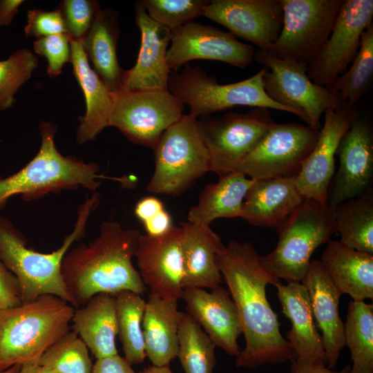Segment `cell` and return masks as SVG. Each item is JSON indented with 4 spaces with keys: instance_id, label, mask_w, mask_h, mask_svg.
<instances>
[{
    "instance_id": "obj_1",
    "label": "cell",
    "mask_w": 373,
    "mask_h": 373,
    "mask_svg": "<svg viewBox=\"0 0 373 373\" xmlns=\"http://www.w3.org/2000/svg\"><path fill=\"white\" fill-rule=\"evenodd\" d=\"M218 265L236 307L245 347L237 356L236 367L255 368L296 358L280 331L278 315L266 296L267 285L278 279L263 267L253 244L231 240L218 256Z\"/></svg>"
},
{
    "instance_id": "obj_2",
    "label": "cell",
    "mask_w": 373,
    "mask_h": 373,
    "mask_svg": "<svg viewBox=\"0 0 373 373\" xmlns=\"http://www.w3.org/2000/svg\"><path fill=\"white\" fill-rule=\"evenodd\" d=\"M140 236L137 229L105 221L94 240L68 251L61 271L76 307L99 293L145 292L146 287L133 263Z\"/></svg>"
},
{
    "instance_id": "obj_3",
    "label": "cell",
    "mask_w": 373,
    "mask_h": 373,
    "mask_svg": "<svg viewBox=\"0 0 373 373\" xmlns=\"http://www.w3.org/2000/svg\"><path fill=\"white\" fill-rule=\"evenodd\" d=\"M99 202L98 193L86 198L77 209L73 230L65 237L61 245L50 253L28 247L21 231L9 219L0 216V260L18 279L22 303L44 294H52L76 307L62 278L61 263L73 242L84 236L88 218Z\"/></svg>"
},
{
    "instance_id": "obj_4",
    "label": "cell",
    "mask_w": 373,
    "mask_h": 373,
    "mask_svg": "<svg viewBox=\"0 0 373 373\" xmlns=\"http://www.w3.org/2000/svg\"><path fill=\"white\" fill-rule=\"evenodd\" d=\"M41 146L36 155L22 169L6 178L0 176V209L12 196L32 200L52 192L84 188L95 191L102 179H111L131 187V177L113 178L99 173L98 165L64 156L55 143L56 126L50 122L39 125Z\"/></svg>"
},
{
    "instance_id": "obj_5",
    "label": "cell",
    "mask_w": 373,
    "mask_h": 373,
    "mask_svg": "<svg viewBox=\"0 0 373 373\" xmlns=\"http://www.w3.org/2000/svg\"><path fill=\"white\" fill-rule=\"evenodd\" d=\"M75 307L44 294L0 311V372L26 362L37 363L70 328Z\"/></svg>"
},
{
    "instance_id": "obj_6",
    "label": "cell",
    "mask_w": 373,
    "mask_h": 373,
    "mask_svg": "<svg viewBox=\"0 0 373 373\" xmlns=\"http://www.w3.org/2000/svg\"><path fill=\"white\" fill-rule=\"evenodd\" d=\"M276 229L278 243L260 261L274 277L287 283L302 282L314 251L336 232L332 210L309 198Z\"/></svg>"
},
{
    "instance_id": "obj_7",
    "label": "cell",
    "mask_w": 373,
    "mask_h": 373,
    "mask_svg": "<svg viewBox=\"0 0 373 373\" xmlns=\"http://www.w3.org/2000/svg\"><path fill=\"white\" fill-rule=\"evenodd\" d=\"M155 169L147 191L178 196L209 172V157L199 119L184 114L153 148Z\"/></svg>"
},
{
    "instance_id": "obj_8",
    "label": "cell",
    "mask_w": 373,
    "mask_h": 373,
    "mask_svg": "<svg viewBox=\"0 0 373 373\" xmlns=\"http://www.w3.org/2000/svg\"><path fill=\"white\" fill-rule=\"evenodd\" d=\"M267 68L238 82L221 84L202 68L184 65L180 72L171 71L168 90L189 107V115L198 118L236 106L271 108L290 113L289 110L271 100L263 86V75Z\"/></svg>"
},
{
    "instance_id": "obj_9",
    "label": "cell",
    "mask_w": 373,
    "mask_h": 373,
    "mask_svg": "<svg viewBox=\"0 0 373 373\" xmlns=\"http://www.w3.org/2000/svg\"><path fill=\"white\" fill-rule=\"evenodd\" d=\"M254 59L267 68L262 78L267 96L307 125L320 130L321 118L327 109L343 107L337 95L309 79L306 66L260 49Z\"/></svg>"
},
{
    "instance_id": "obj_10",
    "label": "cell",
    "mask_w": 373,
    "mask_h": 373,
    "mask_svg": "<svg viewBox=\"0 0 373 373\" xmlns=\"http://www.w3.org/2000/svg\"><path fill=\"white\" fill-rule=\"evenodd\" d=\"M280 32L267 51L307 67L333 29L343 0H280Z\"/></svg>"
},
{
    "instance_id": "obj_11",
    "label": "cell",
    "mask_w": 373,
    "mask_h": 373,
    "mask_svg": "<svg viewBox=\"0 0 373 373\" xmlns=\"http://www.w3.org/2000/svg\"><path fill=\"white\" fill-rule=\"evenodd\" d=\"M275 123L269 110L260 107L199 120L209 171L220 178L236 171Z\"/></svg>"
},
{
    "instance_id": "obj_12",
    "label": "cell",
    "mask_w": 373,
    "mask_h": 373,
    "mask_svg": "<svg viewBox=\"0 0 373 373\" xmlns=\"http://www.w3.org/2000/svg\"><path fill=\"white\" fill-rule=\"evenodd\" d=\"M184 105L168 89L115 93L109 126L131 142L153 148L163 133L183 116Z\"/></svg>"
},
{
    "instance_id": "obj_13",
    "label": "cell",
    "mask_w": 373,
    "mask_h": 373,
    "mask_svg": "<svg viewBox=\"0 0 373 373\" xmlns=\"http://www.w3.org/2000/svg\"><path fill=\"white\" fill-rule=\"evenodd\" d=\"M319 131L298 123H275L236 171L254 180L296 178L314 148Z\"/></svg>"
},
{
    "instance_id": "obj_14",
    "label": "cell",
    "mask_w": 373,
    "mask_h": 373,
    "mask_svg": "<svg viewBox=\"0 0 373 373\" xmlns=\"http://www.w3.org/2000/svg\"><path fill=\"white\" fill-rule=\"evenodd\" d=\"M372 17V0H343L331 34L307 65V75L313 83L328 88L345 72Z\"/></svg>"
},
{
    "instance_id": "obj_15",
    "label": "cell",
    "mask_w": 373,
    "mask_h": 373,
    "mask_svg": "<svg viewBox=\"0 0 373 373\" xmlns=\"http://www.w3.org/2000/svg\"><path fill=\"white\" fill-rule=\"evenodd\" d=\"M336 155L339 166L327 193L331 210L372 187L373 129L370 121L358 111L339 142Z\"/></svg>"
},
{
    "instance_id": "obj_16",
    "label": "cell",
    "mask_w": 373,
    "mask_h": 373,
    "mask_svg": "<svg viewBox=\"0 0 373 373\" xmlns=\"http://www.w3.org/2000/svg\"><path fill=\"white\" fill-rule=\"evenodd\" d=\"M166 63L171 71H178L194 59L222 61L240 68L253 60V46L241 41L230 32L192 21L171 31Z\"/></svg>"
},
{
    "instance_id": "obj_17",
    "label": "cell",
    "mask_w": 373,
    "mask_h": 373,
    "mask_svg": "<svg viewBox=\"0 0 373 373\" xmlns=\"http://www.w3.org/2000/svg\"><path fill=\"white\" fill-rule=\"evenodd\" d=\"M182 228L173 225L165 233L140 237L135 254L139 274L151 294L164 299L182 298L184 266Z\"/></svg>"
},
{
    "instance_id": "obj_18",
    "label": "cell",
    "mask_w": 373,
    "mask_h": 373,
    "mask_svg": "<svg viewBox=\"0 0 373 373\" xmlns=\"http://www.w3.org/2000/svg\"><path fill=\"white\" fill-rule=\"evenodd\" d=\"M202 16L265 51L277 39L283 21L280 0H212Z\"/></svg>"
},
{
    "instance_id": "obj_19",
    "label": "cell",
    "mask_w": 373,
    "mask_h": 373,
    "mask_svg": "<svg viewBox=\"0 0 373 373\" xmlns=\"http://www.w3.org/2000/svg\"><path fill=\"white\" fill-rule=\"evenodd\" d=\"M356 106L328 108L317 142L296 177V186L305 198L327 206V193L335 171V156L339 142L348 128Z\"/></svg>"
},
{
    "instance_id": "obj_20",
    "label": "cell",
    "mask_w": 373,
    "mask_h": 373,
    "mask_svg": "<svg viewBox=\"0 0 373 373\" xmlns=\"http://www.w3.org/2000/svg\"><path fill=\"white\" fill-rule=\"evenodd\" d=\"M187 314L202 328L216 347L238 356V338L242 333L238 313L229 291L218 286L211 291L200 287L183 290Z\"/></svg>"
},
{
    "instance_id": "obj_21",
    "label": "cell",
    "mask_w": 373,
    "mask_h": 373,
    "mask_svg": "<svg viewBox=\"0 0 373 373\" xmlns=\"http://www.w3.org/2000/svg\"><path fill=\"white\" fill-rule=\"evenodd\" d=\"M135 10V23L141 35L140 50L135 66L124 71L119 92L168 89L171 70L166 63V51L171 31L149 17L142 1L136 3Z\"/></svg>"
},
{
    "instance_id": "obj_22",
    "label": "cell",
    "mask_w": 373,
    "mask_h": 373,
    "mask_svg": "<svg viewBox=\"0 0 373 373\" xmlns=\"http://www.w3.org/2000/svg\"><path fill=\"white\" fill-rule=\"evenodd\" d=\"M301 283L307 289L314 320L321 333L325 363L332 369L345 347L344 323L338 309L341 294L331 282L320 260H311Z\"/></svg>"
},
{
    "instance_id": "obj_23",
    "label": "cell",
    "mask_w": 373,
    "mask_h": 373,
    "mask_svg": "<svg viewBox=\"0 0 373 373\" xmlns=\"http://www.w3.org/2000/svg\"><path fill=\"white\" fill-rule=\"evenodd\" d=\"M305 199L296 178L254 180L243 200L242 218L254 226L277 228Z\"/></svg>"
},
{
    "instance_id": "obj_24",
    "label": "cell",
    "mask_w": 373,
    "mask_h": 373,
    "mask_svg": "<svg viewBox=\"0 0 373 373\" xmlns=\"http://www.w3.org/2000/svg\"><path fill=\"white\" fill-rule=\"evenodd\" d=\"M70 63L86 102V113L79 117L77 140L79 144L94 140L106 127L115 102V93L110 91L88 62L82 40H72Z\"/></svg>"
},
{
    "instance_id": "obj_25",
    "label": "cell",
    "mask_w": 373,
    "mask_h": 373,
    "mask_svg": "<svg viewBox=\"0 0 373 373\" xmlns=\"http://www.w3.org/2000/svg\"><path fill=\"white\" fill-rule=\"evenodd\" d=\"M184 266L183 288L213 289L222 283L218 256L224 249L220 237L209 225L181 224Z\"/></svg>"
},
{
    "instance_id": "obj_26",
    "label": "cell",
    "mask_w": 373,
    "mask_h": 373,
    "mask_svg": "<svg viewBox=\"0 0 373 373\" xmlns=\"http://www.w3.org/2000/svg\"><path fill=\"white\" fill-rule=\"evenodd\" d=\"M274 285L282 312L291 322L287 340L294 352L295 358L325 363L321 335L314 320L306 287L301 283L283 284L280 280Z\"/></svg>"
},
{
    "instance_id": "obj_27",
    "label": "cell",
    "mask_w": 373,
    "mask_h": 373,
    "mask_svg": "<svg viewBox=\"0 0 373 373\" xmlns=\"http://www.w3.org/2000/svg\"><path fill=\"white\" fill-rule=\"evenodd\" d=\"M320 260L341 295L348 294L355 301L373 299V254L330 240Z\"/></svg>"
},
{
    "instance_id": "obj_28",
    "label": "cell",
    "mask_w": 373,
    "mask_h": 373,
    "mask_svg": "<svg viewBox=\"0 0 373 373\" xmlns=\"http://www.w3.org/2000/svg\"><path fill=\"white\" fill-rule=\"evenodd\" d=\"M185 313L177 300L150 294L142 320L146 356L155 366L169 365L178 355V333Z\"/></svg>"
},
{
    "instance_id": "obj_29",
    "label": "cell",
    "mask_w": 373,
    "mask_h": 373,
    "mask_svg": "<svg viewBox=\"0 0 373 373\" xmlns=\"http://www.w3.org/2000/svg\"><path fill=\"white\" fill-rule=\"evenodd\" d=\"M71 329L85 343L96 359L117 354L115 296L99 293L81 308L75 309Z\"/></svg>"
},
{
    "instance_id": "obj_30",
    "label": "cell",
    "mask_w": 373,
    "mask_h": 373,
    "mask_svg": "<svg viewBox=\"0 0 373 373\" xmlns=\"http://www.w3.org/2000/svg\"><path fill=\"white\" fill-rule=\"evenodd\" d=\"M117 12L101 9L90 29L83 38V48L94 70L113 93L122 87L124 73L117 61V43L119 35Z\"/></svg>"
},
{
    "instance_id": "obj_31",
    "label": "cell",
    "mask_w": 373,
    "mask_h": 373,
    "mask_svg": "<svg viewBox=\"0 0 373 373\" xmlns=\"http://www.w3.org/2000/svg\"><path fill=\"white\" fill-rule=\"evenodd\" d=\"M254 180L235 171L202 189L188 213V222L210 225L218 218H242L245 196Z\"/></svg>"
},
{
    "instance_id": "obj_32",
    "label": "cell",
    "mask_w": 373,
    "mask_h": 373,
    "mask_svg": "<svg viewBox=\"0 0 373 373\" xmlns=\"http://www.w3.org/2000/svg\"><path fill=\"white\" fill-rule=\"evenodd\" d=\"M340 241L347 247L373 254V189L348 199L332 209Z\"/></svg>"
},
{
    "instance_id": "obj_33",
    "label": "cell",
    "mask_w": 373,
    "mask_h": 373,
    "mask_svg": "<svg viewBox=\"0 0 373 373\" xmlns=\"http://www.w3.org/2000/svg\"><path fill=\"white\" fill-rule=\"evenodd\" d=\"M345 346L351 353V373H373V305L350 300L344 323Z\"/></svg>"
},
{
    "instance_id": "obj_34",
    "label": "cell",
    "mask_w": 373,
    "mask_h": 373,
    "mask_svg": "<svg viewBox=\"0 0 373 373\" xmlns=\"http://www.w3.org/2000/svg\"><path fill=\"white\" fill-rule=\"evenodd\" d=\"M114 296L117 335L124 358L131 365H139L146 357L142 331L146 302L140 294L128 290L121 291Z\"/></svg>"
},
{
    "instance_id": "obj_35",
    "label": "cell",
    "mask_w": 373,
    "mask_h": 373,
    "mask_svg": "<svg viewBox=\"0 0 373 373\" xmlns=\"http://www.w3.org/2000/svg\"><path fill=\"white\" fill-rule=\"evenodd\" d=\"M373 75V23L361 36L358 53L350 68L327 88L337 95L342 106H356L365 93Z\"/></svg>"
},
{
    "instance_id": "obj_36",
    "label": "cell",
    "mask_w": 373,
    "mask_h": 373,
    "mask_svg": "<svg viewBox=\"0 0 373 373\" xmlns=\"http://www.w3.org/2000/svg\"><path fill=\"white\" fill-rule=\"evenodd\" d=\"M215 348L200 325L185 314L179 329L177 355L184 373H213Z\"/></svg>"
},
{
    "instance_id": "obj_37",
    "label": "cell",
    "mask_w": 373,
    "mask_h": 373,
    "mask_svg": "<svg viewBox=\"0 0 373 373\" xmlns=\"http://www.w3.org/2000/svg\"><path fill=\"white\" fill-rule=\"evenodd\" d=\"M37 363L56 373H91L93 365L88 347L72 329L53 343Z\"/></svg>"
},
{
    "instance_id": "obj_38",
    "label": "cell",
    "mask_w": 373,
    "mask_h": 373,
    "mask_svg": "<svg viewBox=\"0 0 373 373\" xmlns=\"http://www.w3.org/2000/svg\"><path fill=\"white\" fill-rule=\"evenodd\" d=\"M38 59L28 49L22 48L0 61V110L10 108L15 95L37 68Z\"/></svg>"
},
{
    "instance_id": "obj_39",
    "label": "cell",
    "mask_w": 373,
    "mask_h": 373,
    "mask_svg": "<svg viewBox=\"0 0 373 373\" xmlns=\"http://www.w3.org/2000/svg\"><path fill=\"white\" fill-rule=\"evenodd\" d=\"M146 11L155 22L170 31L202 16L206 0H143Z\"/></svg>"
},
{
    "instance_id": "obj_40",
    "label": "cell",
    "mask_w": 373,
    "mask_h": 373,
    "mask_svg": "<svg viewBox=\"0 0 373 373\" xmlns=\"http://www.w3.org/2000/svg\"><path fill=\"white\" fill-rule=\"evenodd\" d=\"M58 8L73 40L83 39L101 10L99 3L93 0H64Z\"/></svg>"
},
{
    "instance_id": "obj_41",
    "label": "cell",
    "mask_w": 373,
    "mask_h": 373,
    "mask_svg": "<svg viewBox=\"0 0 373 373\" xmlns=\"http://www.w3.org/2000/svg\"><path fill=\"white\" fill-rule=\"evenodd\" d=\"M72 40L68 34L63 33L41 37L34 41L35 52L47 60V73L50 77L60 75L64 66L70 62Z\"/></svg>"
},
{
    "instance_id": "obj_42",
    "label": "cell",
    "mask_w": 373,
    "mask_h": 373,
    "mask_svg": "<svg viewBox=\"0 0 373 373\" xmlns=\"http://www.w3.org/2000/svg\"><path fill=\"white\" fill-rule=\"evenodd\" d=\"M27 24L24 28L26 37L39 39L67 33L64 18L59 8L52 11L30 10L27 13Z\"/></svg>"
},
{
    "instance_id": "obj_43",
    "label": "cell",
    "mask_w": 373,
    "mask_h": 373,
    "mask_svg": "<svg viewBox=\"0 0 373 373\" xmlns=\"http://www.w3.org/2000/svg\"><path fill=\"white\" fill-rule=\"evenodd\" d=\"M22 304L17 277L0 260V311Z\"/></svg>"
},
{
    "instance_id": "obj_44",
    "label": "cell",
    "mask_w": 373,
    "mask_h": 373,
    "mask_svg": "<svg viewBox=\"0 0 373 373\" xmlns=\"http://www.w3.org/2000/svg\"><path fill=\"white\" fill-rule=\"evenodd\" d=\"M91 373H135L131 365L118 354L97 359Z\"/></svg>"
},
{
    "instance_id": "obj_45",
    "label": "cell",
    "mask_w": 373,
    "mask_h": 373,
    "mask_svg": "<svg viewBox=\"0 0 373 373\" xmlns=\"http://www.w3.org/2000/svg\"><path fill=\"white\" fill-rule=\"evenodd\" d=\"M290 362L291 373H351L350 365L339 371H334L323 361H303L294 358Z\"/></svg>"
},
{
    "instance_id": "obj_46",
    "label": "cell",
    "mask_w": 373,
    "mask_h": 373,
    "mask_svg": "<svg viewBox=\"0 0 373 373\" xmlns=\"http://www.w3.org/2000/svg\"><path fill=\"white\" fill-rule=\"evenodd\" d=\"M164 209L160 199L153 196H147L137 202L135 207V214L144 223Z\"/></svg>"
},
{
    "instance_id": "obj_47",
    "label": "cell",
    "mask_w": 373,
    "mask_h": 373,
    "mask_svg": "<svg viewBox=\"0 0 373 373\" xmlns=\"http://www.w3.org/2000/svg\"><path fill=\"white\" fill-rule=\"evenodd\" d=\"M144 225L147 235L157 236L167 232L173 224L171 215L164 209L145 222Z\"/></svg>"
},
{
    "instance_id": "obj_48",
    "label": "cell",
    "mask_w": 373,
    "mask_h": 373,
    "mask_svg": "<svg viewBox=\"0 0 373 373\" xmlns=\"http://www.w3.org/2000/svg\"><path fill=\"white\" fill-rule=\"evenodd\" d=\"M23 2V0H0V27L10 26Z\"/></svg>"
},
{
    "instance_id": "obj_49",
    "label": "cell",
    "mask_w": 373,
    "mask_h": 373,
    "mask_svg": "<svg viewBox=\"0 0 373 373\" xmlns=\"http://www.w3.org/2000/svg\"><path fill=\"white\" fill-rule=\"evenodd\" d=\"M18 373H56L53 370L37 363L26 362L21 364Z\"/></svg>"
},
{
    "instance_id": "obj_50",
    "label": "cell",
    "mask_w": 373,
    "mask_h": 373,
    "mask_svg": "<svg viewBox=\"0 0 373 373\" xmlns=\"http://www.w3.org/2000/svg\"><path fill=\"white\" fill-rule=\"evenodd\" d=\"M139 373H173L169 365L164 366H149Z\"/></svg>"
},
{
    "instance_id": "obj_51",
    "label": "cell",
    "mask_w": 373,
    "mask_h": 373,
    "mask_svg": "<svg viewBox=\"0 0 373 373\" xmlns=\"http://www.w3.org/2000/svg\"><path fill=\"white\" fill-rule=\"evenodd\" d=\"M21 364L15 365L6 370L1 372L0 373H18L21 368Z\"/></svg>"
}]
</instances>
